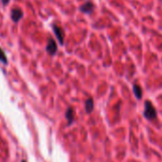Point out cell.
<instances>
[{
  "label": "cell",
  "instance_id": "1",
  "mask_svg": "<svg viewBox=\"0 0 162 162\" xmlns=\"http://www.w3.org/2000/svg\"><path fill=\"white\" fill-rule=\"evenodd\" d=\"M144 116L148 120H153L155 119L157 116L156 110L153 106L152 102L150 101H146L145 102V110H144Z\"/></svg>",
  "mask_w": 162,
  "mask_h": 162
},
{
  "label": "cell",
  "instance_id": "2",
  "mask_svg": "<svg viewBox=\"0 0 162 162\" xmlns=\"http://www.w3.org/2000/svg\"><path fill=\"white\" fill-rule=\"evenodd\" d=\"M46 51L48 52L49 55H55L57 52V45H56L55 39H53L52 37H49L47 47H46Z\"/></svg>",
  "mask_w": 162,
  "mask_h": 162
},
{
  "label": "cell",
  "instance_id": "3",
  "mask_svg": "<svg viewBox=\"0 0 162 162\" xmlns=\"http://www.w3.org/2000/svg\"><path fill=\"white\" fill-rule=\"evenodd\" d=\"M53 30H54V33L56 36L57 40L59 41V43L61 45H63L64 44V32H63V30L55 24L53 25Z\"/></svg>",
  "mask_w": 162,
  "mask_h": 162
},
{
  "label": "cell",
  "instance_id": "4",
  "mask_svg": "<svg viewBox=\"0 0 162 162\" xmlns=\"http://www.w3.org/2000/svg\"><path fill=\"white\" fill-rule=\"evenodd\" d=\"M24 14L21 9L19 8H15L11 10V17L12 19V21H14L15 23H17L22 17H23Z\"/></svg>",
  "mask_w": 162,
  "mask_h": 162
},
{
  "label": "cell",
  "instance_id": "5",
  "mask_svg": "<svg viewBox=\"0 0 162 162\" xmlns=\"http://www.w3.org/2000/svg\"><path fill=\"white\" fill-rule=\"evenodd\" d=\"M94 3L91 2V1H86L80 8L79 10L84 12V14H87V15H91L92 11H94Z\"/></svg>",
  "mask_w": 162,
  "mask_h": 162
},
{
  "label": "cell",
  "instance_id": "6",
  "mask_svg": "<svg viewBox=\"0 0 162 162\" xmlns=\"http://www.w3.org/2000/svg\"><path fill=\"white\" fill-rule=\"evenodd\" d=\"M85 110L88 114L92 113L94 110V100L93 98H88V100L85 103Z\"/></svg>",
  "mask_w": 162,
  "mask_h": 162
},
{
  "label": "cell",
  "instance_id": "7",
  "mask_svg": "<svg viewBox=\"0 0 162 162\" xmlns=\"http://www.w3.org/2000/svg\"><path fill=\"white\" fill-rule=\"evenodd\" d=\"M133 90H134V95L138 99H141L142 98V89L138 85H134L133 87Z\"/></svg>",
  "mask_w": 162,
  "mask_h": 162
},
{
  "label": "cell",
  "instance_id": "8",
  "mask_svg": "<svg viewBox=\"0 0 162 162\" xmlns=\"http://www.w3.org/2000/svg\"><path fill=\"white\" fill-rule=\"evenodd\" d=\"M66 118L68 120V122L70 124H72V122L73 121L74 118V111L72 110V108H69L66 112Z\"/></svg>",
  "mask_w": 162,
  "mask_h": 162
},
{
  "label": "cell",
  "instance_id": "9",
  "mask_svg": "<svg viewBox=\"0 0 162 162\" xmlns=\"http://www.w3.org/2000/svg\"><path fill=\"white\" fill-rule=\"evenodd\" d=\"M0 61L3 62L4 64H7V63H8L7 56H6V55H5V53H4V51H3V50H2L1 48H0Z\"/></svg>",
  "mask_w": 162,
  "mask_h": 162
},
{
  "label": "cell",
  "instance_id": "10",
  "mask_svg": "<svg viewBox=\"0 0 162 162\" xmlns=\"http://www.w3.org/2000/svg\"><path fill=\"white\" fill-rule=\"evenodd\" d=\"M1 2H2V4H3L4 6H6V5L10 2V0H1Z\"/></svg>",
  "mask_w": 162,
  "mask_h": 162
},
{
  "label": "cell",
  "instance_id": "11",
  "mask_svg": "<svg viewBox=\"0 0 162 162\" xmlns=\"http://www.w3.org/2000/svg\"><path fill=\"white\" fill-rule=\"evenodd\" d=\"M22 162H26V161H24V160H23V161H22Z\"/></svg>",
  "mask_w": 162,
  "mask_h": 162
}]
</instances>
